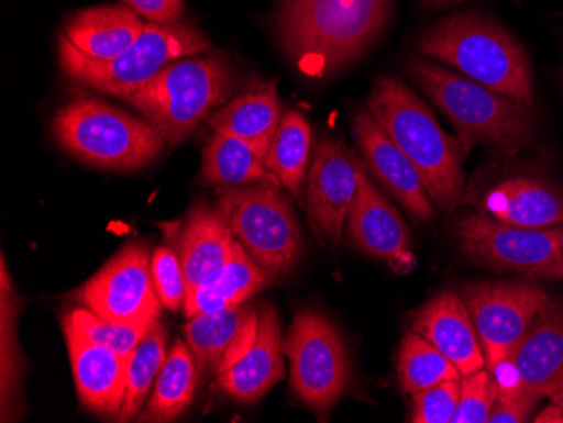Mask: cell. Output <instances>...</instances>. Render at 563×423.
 <instances>
[{"instance_id": "13", "label": "cell", "mask_w": 563, "mask_h": 423, "mask_svg": "<svg viewBox=\"0 0 563 423\" xmlns=\"http://www.w3.org/2000/svg\"><path fill=\"white\" fill-rule=\"evenodd\" d=\"M76 297L98 318L123 324H154L163 312L152 279V257L141 243L126 245Z\"/></svg>"}, {"instance_id": "39", "label": "cell", "mask_w": 563, "mask_h": 423, "mask_svg": "<svg viewBox=\"0 0 563 423\" xmlns=\"http://www.w3.org/2000/svg\"><path fill=\"white\" fill-rule=\"evenodd\" d=\"M422 2L430 8H449V5L459 4L463 0H422Z\"/></svg>"}, {"instance_id": "40", "label": "cell", "mask_w": 563, "mask_h": 423, "mask_svg": "<svg viewBox=\"0 0 563 423\" xmlns=\"http://www.w3.org/2000/svg\"><path fill=\"white\" fill-rule=\"evenodd\" d=\"M550 402L556 403V405L562 407L563 410V388L562 390L555 391V393L550 394Z\"/></svg>"}, {"instance_id": "9", "label": "cell", "mask_w": 563, "mask_h": 423, "mask_svg": "<svg viewBox=\"0 0 563 423\" xmlns=\"http://www.w3.org/2000/svg\"><path fill=\"white\" fill-rule=\"evenodd\" d=\"M457 242L473 264L531 279H563V226L523 229L486 213L466 214L457 223Z\"/></svg>"}, {"instance_id": "3", "label": "cell", "mask_w": 563, "mask_h": 423, "mask_svg": "<svg viewBox=\"0 0 563 423\" xmlns=\"http://www.w3.org/2000/svg\"><path fill=\"white\" fill-rule=\"evenodd\" d=\"M417 49L533 109V77L527 53L492 19L474 12L442 19L420 36Z\"/></svg>"}, {"instance_id": "5", "label": "cell", "mask_w": 563, "mask_h": 423, "mask_svg": "<svg viewBox=\"0 0 563 423\" xmlns=\"http://www.w3.org/2000/svg\"><path fill=\"white\" fill-rule=\"evenodd\" d=\"M235 91V71L227 59L198 55L167 66L126 102L156 129L166 145H177L230 102Z\"/></svg>"}, {"instance_id": "21", "label": "cell", "mask_w": 563, "mask_h": 423, "mask_svg": "<svg viewBox=\"0 0 563 423\" xmlns=\"http://www.w3.org/2000/svg\"><path fill=\"white\" fill-rule=\"evenodd\" d=\"M145 24L141 15L122 5L85 9L66 22L59 44L90 62H112L134 44Z\"/></svg>"}, {"instance_id": "29", "label": "cell", "mask_w": 563, "mask_h": 423, "mask_svg": "<svg viewBox=\"0 0 563 423\" xmlns=\"http://www.w3.org/2000/svg\"><path fill=\"white\" fill-rule=\"evenodd\" d=\"M167 359V331L157 324L129 356L125 394L115 422L137 420Z\"/></svg>"}, {"instance_id": "1", "label": "cell", "mask_w": 563, "mask_h": 423, "mask_svg": "<svg viewBox=\"0 0 563 423\" xmlns=\"http://www.w3.org/2000/svg\"><path fill=\"white\" fill-rule=\"evenodd\" d=\"M390 8L391 0H286L277 33L303 75L328 77L375 43Z\"/></svg>"}, {"instance_id": "19", "label": "cell", "mask_w": 563, "mask_h": 423, "mask_svg": "<svg viewBox=\"0 0 563 423\" xmlns=\"http://www.w3.org/2000/svg\"><path fill=\"white\" fill-rule=\"evenodd\" d=\"M258 311L257 339L239 363L220 372L217 385L236 402L255 403L284 378V337L277 312L262 304Z\"/></svg>"}, {"instance_id": "24", "label": "cell", "mask_w": 563, "mask_h": 423, "mask_svg": "<svg viewBox=\"0 0 563 423\" xmlns=\"http://www.w3.org/2000/svg\"><path fill=\"white\" fill-rule=\"evenodd\" d=\"M271 277L235 242L232 257L205 277L186 297L185 315L188 319L202 312H220L245 304L253 296L267 289Z\"/></svg>"}, {"instance_id": "34", "label": "cell", "mask_w": 563, "mask_h": 423, "mask_svg": "<svg viewBox=\"0 0 563 423\" xmlns=\"http://www.w3.org/2000/svg\"><path fill=\"white\" fill-rule=\"evenodd\" d=\"M152 279L156 286L161 304L169 311H185L188 282L176 251L161 246L152 255Z\"/></svg>"}, {"instance_id": "8", "label": "cell", "mask_w": 563, "mask_h": 423, "mask_svg": "<svg viewBox=\"0 0 563 423\" xmlns=\"http://www.w3.org/2000/svg\"><path fill=\"white\" fill-rule=\"evenodd\" d=\"M217 204L236 242L272 280L290 274L302 254V236L296 213L280 188H220Z\"/></svg>"}, {"instance_id": "17", "label": "cell", "mask_w": 563, "mask_h": 423, "mask_svg": "<svg viewBox=\"0 0 563 423\" xmlns=\"http://www.w3.org/2000/svg\"><path fill=\"white\" fill-rule=\"evenodd\" d=\"M76 391L84 407L95 415L117 420L125 394L129 356L91 343L63 324Z\"/></svg>"}, {"instance_id": "35", "label": "cell", "mask_w": 563, "mask_h": 423, "mask_svg": "<svg viewBox=\"0 0 563 423\" xmlns=\"http://www.w3.org/2000/svg\"><path fill=\"white\" fill-rule=\"evenodd\" d=\"M461 397V380H449L412 394V422L452 423Z\"/></svg>"}, {"instance_id": "25", "label": "cell", "mask_w": 563, "mask_h": 423, "mask_svg": "<svg viewBox=\"0 0 563 423\" xmlns=\"http://www.w3.org/2000/svg\"><path fill=\"white\" fill-rule=\"evenodd\" d=\"M235 242L218 204L198 207L188 214L177 240V255L185 270L188 292L232 257Z\"/></svg>"}, {"instance_id": "26", "label": "cell", "mask_w": 563, "mask_h": 423, "mask_svg": "<svg viewBox=\"0 0 563 423\" xmlns=\"http://www.w3.org/2000/svg\"><path fill=\"white\" fill-rule=\"evenodd\" d=\"M201 181L220 188L272 185L282 188L277 176L246 142L214 132L202 153Z\"/></svg>"}, {"instance_id": "14", "label": "cell", "mask_w": 563, "mask_h": 423, "mask_svg": "<svg viewBox=\"0 0 563 423\" xmlns=\"http://www.w3.org/2000/svg\"><path fill=\"white\" fill-rule=\"evenodd\" d=\"M362 160L343 142L322 138L314 148L307 172V211L319 238L338 243L343 238L346 220L356 199Z\"/></svg>"}, {"instance_id": "15", "label": "cell", "mask_w": 563, "mask_h": 423, "mask_svg": "<svg viewBox=\"0 0 563 423\" xmlns=\"http://www.w3.org/2000/svg\"><path fill=\"white\" fill-rule=\"evenodd\" d=\"M344 232L357 251L385 261L395 274H410L416 267L404 218L376 188L365 164Z\"/></svg>"}, {"instance_id": "23", "label": "cell", "mask_w": 563, "mask_h": 423, "mask_svg": "<svg viewBox=\"0 0 563 423\" xmlns=\"http://www.w3.org/2000/svg\"><path fill=\"white\" fill-rule=\"evenodd\" d=\"M481 207L506 225L549 229L563 223V188L539 179H506L489 189Z\"/></svg>"}, {"instance_id": "4", "label": "cell", "mask_w": 563, "mask_h": 423, "mask_svg": "<svg viewBox=\"0 0 563 423\" xmlns=\"http://www.w3.org/2000/svg\"><path fill=\"white\" fill-rule=\"evenodd\" d=\"M413 80L457 132L464 153L476 145H495L506 154L523 151L534 138L530 107L496 93L471 78L416 59Z\"/></svg>"}, {"instance_id": "20", "label": "cell", "mask_w": 563, "mask_h": 423, "mask_svg": "<svg viewBox=\"0 0 563 423\" xmlns=\"http://www.w3.org/2000/svg\"><path fill=\"white\" fill-rule=\"evenodd\" d=\"M412 331L448 356L463 377L486 368L483 347L463 296L445 290L427 302Z\"/></svg>"}, {"instance_id": "18", "label": "cell", "mask_w": 563, "mask_h": 423, "mask_svg": "<svg viewBox=\"0 0 563 423\" xmlns=\"http://www.w3.org/2000/svg\"><path fill=\"white\" fill-rule=\"evenodd\" d=\"M258 311L246 308L220 312H202L189 319L185 326L186 341L201 368L214 375L239 363L257 339Z\"/></svg>"}, {"instance_id": "11", "label": "cell", "mask_w": 563, "mask_h": 423, "mask_svg": "<svg viewBox=\"0 0 563 423\" xmlns=\"http://www.w3.org/2000/svg\"><path fill=\"white\" fill-rule=\"evenodd\" d=\"M489 371L514 352L549 302L531 282H477L463 290Z\"/></svg>"}, {"instance_id": "38", "label": "cell", "mask_w": 563, "mask_h": 423, "mask_svg": "<svg viewBox=\"0 0 563 423\" xmlns=\"http://www.w3.org/2000/svg\"><path fill=\"white\" fill-rule=\"evenodd\" d=\"M534 423H563V410L562 407L556 403H550L547 409H543L539 415L534 416Z\"/></svg>"}, {"instance_id": "36", "label": "cell", "mask_w": 563, "mask_h": 423, "mask_svg": "<svg viewBox=\"0 0 563 423\" xmlns=\"http://www.w3.org/2000/svg\"><path fill=\"white\" fill-rule=\"evenodd\" d=\"M126 8L151 24H177L185 15V0H122Z\"/></svg>"}, {"instance_id": "31", "label": "cell", "mask_w": 563, "mask_h": 423, "mask_svg": "<svg viewBox=\"0 0 563 423\" xmlns=\"http://www.w3.org/2000/svg\"><path fill=\"white\" fill-rule=\"evenodd\" d=\"M63 324H68L76 333H80L91 343L110 347L119 355L131 356L139 343L159 322H154V324H123V322L106 321V319L98 318L90 309L76 308L65 315Z\"/></svg>"}, {"instance_id": "2", "label": "cell", "mask_w": 563, "mask_h": 423, "mask_svg": "<svg viewBox=\"0 0 563 423\" xmlns=\"http://www.w3.org/2000/svg\"><path fill=\"white\" fill-rule=\"evenodd\" d=\"M369 112L419 170L433 204L451 211L464 192V148L439 125L407 85L379 77L366 100Z\"/></svg>"}, {"instance_id": "22", "label": "cell", "mask_w": 563, "mask_h": 423, "mask_svg": "<svg viewBox=\"0 0 563 423\" xmlns=\"http://www.w3.org/2000/svg\"><path fill=\"white\" fill-rule=\"evenodd\" d=\"M280 109L277 84L255 78L242 93L214 110L207 123L214 132L246 142L265 160L280 123Z\"/></svg>"}, {"instance_id": "16", "label": "cell", "mask_w": 563, "mask_h": 423, "mask_svg": "<svg viewBox=\"0 0 563 423\" xmlns=\"http://www.w3.org/2000/svg\"><path fill=\"white\" fill-rule=\"evenodd\" d=\"M353 131L357 148L362 151L369 172L378 179L379 185L413 218L430 220L433 216V201L419 170L391 141L390 135L383 131L369 110L356 113Z\"/></svg>"}, {"instance_id": "32", "label": "cell", "mask_w": 563, "mask_h": 423, "mask_svg": "<svg viewBox=\"0 0 563 423\" xmlns=\"http://www.w3.org/2000/svg\"><path fill=\"white\" fill-rule=\"evenodd\" d=\"M15 297L12 296V283L9 282L8 268L2 260V407L4 415L15 409L19 381H21L22 358L15 343ZM2 415V416H4Z\"/></svg>"}, {"instance_id": "6", "label": "cell", "mask_w": 563, "mask_h": 423, "mask_svg": "<svg viewBox=\"0 0 563 423\" xmlns=\"http://www.w3.org/2000/svg\"><path fill=\"white\" fill-rule=\"evenodd\" d=\"M53 134L69 156L100 169L139 170L163 156L166 142L147 120L97 98H76L58 110Z\"/></svg>"}, {"instance_id": "28", "label": "cell", "mask_w": 563, "mask_h": 423, "mask_svg": "<svg viewBox=\"0 0 563 423\" xmlns=\"http://www.w3.org/2000/svg\"><path fill=\"white\" fill-rule=\"evenodd\" d=\"M311 123L299 110H284L265 166L296 198H300L307 167L311 166Z\"/></svg>"}, {"instance_id": "12", "label": "cell", "mask_w": 563, "mask_h": 423, "mask_svg": "<svg viewBox=\"0 0 563 423\" xmlns=\"http://www.w3.org/2000/svg\"><path fill=\"white\" fill-rule=\"evenodd\" d=\"M498 400L540 402L563 388V299H549L514 352L492 371Z\"/></svg>"}, {"instance_id": "37", "label": "cell", "mask_w": 563, "mask_h": 423, "mask_svg": "<svg viewBox=\"0 0 563 423\" xmlns=\"http://www.w3.org/2000/svg\"><path fill=\"white\" fill-rule=\"evenodd\" d=\"M534 400L528 398H511V400H498L495 409L489 413L488 423H521L530 419L531 412L537 407Z\"/></svg>"}, {"instance_id": "7", "label": "cell", "mask_w": 563, "mask_h": 423, "mask_svg": "<svg viewBox=\"0 0 563 423\" xmlns=\"http://www.w3.org/2000/svg\"><path fill=\"white\" fill-rule=\"evenodd\" d=\"M210 52V41L191 24H145L141 36L112 62L97 63L58 44L59 65L69 80L98 93L132 97L161 71L189 56Z\"/></svg>"}, {"instance_id": "30", "label": "cell", "mask_w": 563, "mask_h": 423, "mask_svg": "<svg viewBox=\"0 0 563 423\" xmlns=\"http://www.w3.org/2000/svg\"><path fill=\"white\" fill-rule=\"evenodd\" d=\"M457 366L419 334L405 336L398 355V380L405 393H419L449 380H461Z\"/></svg>"}, {"instance_id": "27", "label": "cell", "mask_w": 563, "mask_h": 423, "mask_svg": "<svg viewBox=\"0 0 563 423\" xmlns=\"http://www.w3.org/2000/svg\"><path fill=\"white\" fill-rule=\"evenodd\" d=\"M198 383L196 356L188 341L177 339L161 369L139 422H173L191 405Z\"/></svg>"}, {"instance_id": "10", "label": "cell", "mask_w": 563, "mask_h": 423, "mask_svg": "<svg viewBox=\"0 0 563 423\" xmlns=\"http://www.w3.org/2000/svg\"><path fill=\"white\" fill-rule=\"evenodd\" d=\"M290 385L316 412L336 405L350 381V361L340 331L325 315L302 311L284 337Z\"/></svg>"}, {"instance_id": "33", "label": "cell", "mask_w": 563, "mask_h": 423, "mask_svg": "<svg viewBox=\"0 0 563 423\" xmlns=\"http://www.w3.org/2000/svg\"><path fill=\"white\" fill-rule=\"evenodd\" d=\"M498 402V387L488 368L461 378V397L452 423H488Z\"/></svg>"}]
</instances>
